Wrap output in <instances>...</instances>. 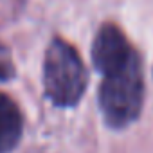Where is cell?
<instances>
[{
  "mask_svg": "<svg viewBox=\"0 0 153 153\" xmlns=\"http://www.w3.org/2000/svg\"><path fill=\"white\" fill-rule=\"evenodd\" d=\"M92 61L103 76L99 106L105 121L114 128L130 124L139 115L144 97V78L137 51L119 27L106 24L94 40Z\"/></svg>",
  "mask_w": 153,
  "mask_h": 153,
  "instance_id": "obj_1",
  "label": "cell"
},
{
  "mask_svg": "<svg viewBox=\"0 0 153 153\" xmlns=\"http://www.w3.org/2000/svg\"><path fill=\"white\" fill-rule=\"evenodd\" d=\"M43 87L56 106H74L87 88L85 65L76 49L65 40H52L45 52Z\"/></svg>",
  "mask_w": 153,
  "mask_h": 153,
  "instance_id": "obj_2",
  "label": "cell"
},
{
  "mask_svg": "<svg viewBox=\"0 0 153 153\" xmlns=\"http://www.w3.org/2000/svg\"><path fill=\"white\" fill-rule=\"evenodd\" d=\"M22 115L16 103L0 94V153H9L20 142Z\"/></svg>",
  "mask_w": 153,
  "mask_h": 153,
  "instance_id": "obj_3",
  "label": "cell"
},
{
  "mask_svg": "<svg viewBox=\"0 0 153 153\" xmlns=\"http://www.w3.org/2000/svg\"><path fill=\"white\" fill-rule=\"evenodd\" d=\"M13 76V63L9 61V54L4 47H0V81L9 79Z\"/></svg>",
  "mask_w": 153,
  "mask_h": 153,
  "instance_id": "obj_4",
  "label": "cell"
}]
</instances>
